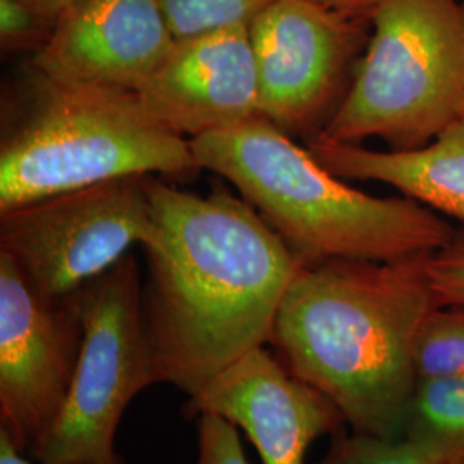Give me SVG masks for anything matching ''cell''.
I'll return each mask as SVG.
<instances>
[{"instance_id": "obj_1", "label": "cell", "mask_w": 464, "mask_h": 464, "mask_svg": "<svg viewBox=\"0 0 464 464\" xmlns=\"http://www.w3.org/2000/svg\"><path fill=\"white\" fill-rule=\"evenodd\" d=\"M157 241L143 249V318L162 383L189 398L268 344L303 262L255 208L147 178Z\"/></svg>"}, {"instance_id": "obj_2", "label": "cell", "mask_w": 464, "mask_h": 464, "mask_svg": "<svg viewBox=\"0 0 464 464\" xmlns=\"http://www.w3.org/2000/svg\"><path fill=\"white\" fill-rule=\"evenodd\" d=\"M427 256L303 266L282 299L272 353L331 399L351 430L399 437L418 381L416 339L439 304Z\"/></svg>"}, {"instance_id": "obj_3", "label": "cell", "mask_w": 464, "mask_h": 464, "mask_svg": "<svg viewBox=\"0 0 464 464\" xmlns=\"http://www.w3.org/2000/svg\"><path fill=\"white\" fill-rule=\"evenodd\" d=\"M199 169L243 195L303 262H394L427 256L456 236L444 218L406 198L354 189L262 116L189 140Z\"/></svg>"}, {"instance_id": "obj_4", "label": "cell", "mask_w": 464, "mask_h": 464, "mask_svg": "<svg viewBox=\"0 0 464 464\" xmlns=\"http://www.w3.org/2000/svg\"><path fill=\"white\" fill-rule=\"evenodd\" d=\"M32 76L0 147V212L121 178L198 170L189 140L150 116L136 92Z\"/></svg>"}, {"instance_id": "obj_5", "label": "cell", "mask_w": 464, "mask_h": 464, "mask_svg": "<svg viewBox=\"0 0 464 464\" xmlns=\"http://www.w3.org/2000/svg\"><path fill=\"white\" fill-rule=\"evenodd\" d=\"M461 117L463 0H381L346 95L312 141L418 149Z\"/></svg>"}, {"instance_id": "obj_6", "label": "cell", "mask_w": 464, "mask_h": 464, "mask_svg": "<svg viewBox=\"0 0 464 464\" xmlns=\"http://www.w3.org/2000/svg\"><path fill=\"white\" fill-rule=\"evenodd\" d=\"M133 253L76 291L83 348L63 415L30 456L40 464H128L117 452L124 411L162 383L143 318Z\"/></svg>"}, {"instance_id": "obj_7", "label": "cell", "mask_w": 464, "mask_h": 464, "mask_svg": "<svg viewBox=\"0 0 464 464\" xmlns=\"http://www.w3.org/2000/svg\"><path fill=\"white\" fill-rule=\"evenodd\" d=\"M149 176H130L0 212V251L47 298L76 293L134 246L157 241Z\"/></svg>"}, {"instance_id": "obj_8", "label": "cell", "mask_w": 464, "mask_h": 464, "mask_svg": "<svg viewBox=\"0 0 464 464\" xmlns=\"http://www.w3.org/2000/svg\"><path fill=\"white\" fill-rule=\"evenodd\" d=\"M83 348L76 293L44 296L0 251V431L32 456L63 415Z\"/></svg>"}, {"instance_id": "obj_9", "label": "cell", "mask_w": 464, "mask_h": 464, "mask_svg": "<svg viewBox=\"0 0 464 464\" xmlns=\"http://www.w3.org/2000/svg\"><path fill=\"white\" fill-rule=\"evenodd\" d=\"M370 30L372 21L310 0H274L249 23L258 114L289 136L322 131Z\"/></svg>"}, {"instance_id": "obj_10", "label": "cell", "mask_w": 464, "mask_h": 464, "mask_svg": "<svg viewBox=\"0 0 464 464\" xmlns=\"http://www.w3.org/2000/svg\"><path fill=\"white\" fill-rule=\"evenodd\" d=\"M222 416L245 431L262 464H304L310 446L348 423L331 399L291 375L266 346L232 363L184 404V415Z\"/></svg>"}, {"instance_id": "obj_11", "label": "cell", "mask_w": 464, "mask_h": 464, "mask_svg": "<svg viewBox=\"0 0 464 464\" xmlns=\"http://www.w3.org/2000/svg\"><path fill=\"white\" fill-rule=\"evenodd\" d=\"M176 45L159 0H82L34 53L32 72L138 92Z\"/></svg>"}, {"instance_id": "obj_12", "label": "cell", "mask_w": 464, "mask_h": 464, "mask_svg": "<svg viewBox=\"0 0 464 464\" xmlns=\"http://www.w3.org/2000/svg\"><path fill=\"white\" fill-rule=\"evenodd\" d=\"M136 93L150 116L186 140L260 116L249 26L176 40Z\"/></svg>"}, {"instance_id": "obj_13", "label": "cell", "mask_w": 464, "mask_h": 464, "mask_svg": "<svg viewBox=\"0 0 464 464\" xmlns=\"http://www.w3.org/2000/svg\"><path fill=\"white\" fill-rule=\"evenodd\" d=\"M308 150L341 179L389 184L406 198L464 226V117L418 149L370 150L312 141Z\"/></svg>"}, {"instance_id": "obj_14", "label": "cell", "mask_w": 464, "mask_h": 464, "mask_svg": "<svg viewBox=\"0 0 464 464\" xmlns=\"http://www.w3.org/2000/svg\"><path fill=\"white\" fill-rule=\"evenodd\" d=\"M399 437L444 464H464V379L420 377Z\"/></svg>"}, {"instance_id": "obj_15", "label": "cell", "mask_w": 464, "mask_h": 464, "mask_svg": "<svg viewBox=\"0 0 464 464\" xmlns=\"http://www.w3.org/2000/svg\"><path fill=\"white\" fill-rule=\"evenodd\" d=\"M416 375L464 379V306L437 304L425 318L415 349Z\"/></svg>"}, {"instance_id": "obj_16", "label": "cell", "mask_w": 464, "mask_h": 464, "mask_svg": "<svg viewBox=\"0 0 464 464\" xmlns=\"http://www.w3.org/2000/svg\"><path fill=\"white\" fill-rule=\"evenodd\" d=\"M274 0H159L176 40L249 26Z\"/></svg>"}, {"instance_id": "obj_17", "label": "cell", "mask_w": 464, "mask_h": 464, "mask_svg": "<svg viewBox=\"0 0 464 464\" xmlns=\"http://www.w3.org/2000/svg\"><path fill=\"white\" fill-rule=\"evenodd\" d=\"M331 446L316 464H444L402 437H379L360 431H335Z\"/></svg>"}, {"instance_id": "obj_18", "label": "cell", "mask_w": 464, "mask_h": 464, "mask_svg": "<svg viewBox=\"0 0 464 464\" xmlns=\"http://www.w3.org/2000/svg\"><path fill=\"white\" fill-rule=\"evenodd\" d=\"M57 19L36 9L28 0H0V45L2 50L36 53L49 42Z\"/></svg>"}, {"instance_id": "obj_19", "label": "cell", "mask_w": 464, "mask_h": 464, "mask_svg": "<svg viewBox=\"0 0 464 464\" xmlns=\"http://www.w3.org/2000/svg\"><path fill=\"white\" fill-rule=\"evenodd\" d=\"M425 268L439 304L464 306V234L429 255Z\"/></svg>"}, {"instance_id": "obj_20", "label": "cell", "mask_w": 464, "mask_h": 464, "mask_svg": "<svg viewBox=\"0 0 464 464\" xmlns=\"http://www.w3.org/2000/svg\"><path fill=\"white\" fill-rule=\"evenodd\" d=\"M198 459L197 464H249L241 444L239 429L222 416H197Z\"/></svg>"}, {"instance_id": "obj_21", "label": "cell", "mask_w": 464, "mask_h": 464, "mask_svg": "<svg viewBox=\"0 0 464 464\" xmlns=\"http://www.w3.org/2000/svg\"><path fill=\"white\" fill-rule=\"evenodd\" d=\"M310 2H315L318 5H324L327 9L348 14V16L372 21L381 0H310Z\"/></svg>"}, {"instance_id": "obj_22", "label": "cell", "mask_w": 464, "mask_h": 464, "mask_svg": "<svg viewBox=\"0 0 464 464\" xmlns=\"http://www.w3.org/2000/svg\"><path fill=\"white\" fill-rule=\"evenodd\" d=\"M0 464H40L30 456L19 452L5 433L0 431Z\"/></svg>"}, {"instance_id": "obj_23", "label": "cell", "mask_w": 464, "mask_h": 464, "mask_svg": "<svg viewBox=\"0 0 464 464\" xmlns=\"http://www.w3.org/2000/svg\"><path fill=\"white\" fill-rule=\"evenodd\" d=\"M28 2L34 4L36 9L44 11L45 14L59 19V16H61L66 9L72 7L74 4H78V2H82V0H28Z\"/></svg>"}, {"instance_id": "obj_24", "label": "cell", "mask_w": 464, "mask_h": 464, "mask_svg": "<svg viewBox=\"0 0 464 464\" xmlns=\"http://www.w3.org/2000/svg\"><path fill=\"white\" fill-rule=\"evenodd\" d=\"M463 2H464V0H463Z\"/></svg>"}]
</instances>
